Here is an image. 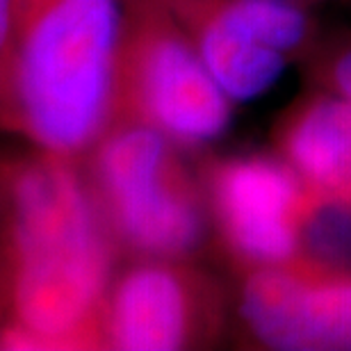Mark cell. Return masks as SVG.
<instances>
[{
    "label": "cell",
    "instance_id": "cell-1",
    "mask_svg": "<svg viewBox=\"0 0 351 351\" xmlns=\"http://www.w3.org/2000/svg\"><path fill=\"white\" fill-rule=\"evenodd\" d=\"M119 263L80 160L0 153V351H101Z\"/></svg>",
    "mask_w": 351,
    "mask_h": 351
},
{
    "label": "cell",
    "instance_id": "cell-11",
    "mask_svg": "<svg viewBox=\"0 0 351 351\" xmlns=\"http://www.w3.org/2000/svg\"><path fill=\"white\" fill-rule=\"evenodd\" d=\"M12 3L14 0H0V130H5L7 121V51H10Z\"/></svg>",
    "mask_w": 351,
    "mask_h": 351
},
{
    "label": "cell",
    "instance_id": "cell-7",
    "mask_svg": "<svg viewBox=\"0 0 351 351\" xmlns=\"http://www.w3.org/2000/svg\"><path fill=\"white\" fill-rule=\"evenodd\" d=\"M237 105L265 96L324 34L315 7L280 0H158Z\"/></svg>",
    "mask_w": 351,
    "mask_h": 351
},
{
    "label": "cell",
    "instance_id": "cell-12",
    "mask_svg": "<svg viewBox=\"0 0 351 351\" xmlns=\"http://www.w3.org/2000/svg\"><path fill=\"white\" fill-rule=\"evenodd\" d=\"M280 3H294V5H306V7H319L326 0H280Z\"/></svg>",
    "mask_w": 351,
    "mask_h": 351
},
{
    "label": "cell",
    "instance_id": "cell-6",
    "mask_svg": "<svg viewBox=\"0 0 351 351\" xmlns=\"http://www.w3.org/2000/svg\"><path fill=\"white\" fill-rule=\"evenodd\" d=\"M213 247L228 274L304 254L315 196L278 153L203 156Z\"/></svg>",
    "mask_w": 351,
    "mask_h": 351
},
{
    "label": "cell",
    "instance_id": "cell-3",
    "mask_svg": "<svg viewBox=\"0 0 351 351\" xmlns=\"http://www.w3.org/2000/svg\"><path fill=\"white\" fill-rule=\"evenodd\" d=\"M80 165L121 261L201 258L213 244L199 162L162 132L112 121Z\"/></svg>",
    "mask_w": 351,
    "mask_h": 351
},
{
    "label": "cell",
    "instance_id": "cell-2",
    "mask_svg": "<svg viewBox=\"0 0 351 351\" xmlns=\"http://www.w3.org/2000/svg\"><path fill=\"white\" fill-rule=\"evenodd\" d=\"M123 0H14L7 135L80 160L114 117Z\"/></svg>",
    "mask_w": 351,
    "mask_h": 351
},
{
    "label": "cell",
    "instance_id": "cell-10",
    "mask_svg": "<svg viewBox=\"0 0 351 351\" xmlns=\"http://www.w3.org/2000/svg\"><path fill=\"white\" fill-rule=\"evenodd\" d=\"M299 66L308 87L333 91L351 101V30H324Z\"/></svg>",
    "mask_w": 351,
    "mask_h": 351
},
{
    "label": "cell",
    "instance_id": "cell-5",
    "mask_svg": "<svg viewBox=\"0 0 351 351\" xmlns=\"http://www.w3.org/2000/svg\"><path fill=\"white\" fill-rule=\"evenodd\" d=\"M230 328V278L201 258H123L105 294L101 351H203Z\"/></svg>",
    "mask_w": 351,
    "mask_h": 351
},
{
    "label": "cell",
    "instance_id": "cell-9",
    "mask_svg": "<svg viewBox=\"0 0 351 351\" xmlns=\"http://www.w3.org/2000/svg\"><path fill=\"white\" fill-rule=\"evenodd\" d=\"M271 151L292 167L317 203L351 210V101L308 87L280 112Z\"/></svg>",
    "mask_w": 351,
    "mask_h": 351
},
{
    "label": "cell",
    "instance_id": "cell-8",
    "mask_svg": "<svg viewBox=\"0 0 351 351\" xmlns=\"http://www.w3.org/2000/svg\"><path fill=\"white\" fill-rule=\"evenodd\" d=\"M230 340L261 351H351V267L311 254L228 274Z\"/></svg>",
    "mask_w": 351,
    "mask_h": 351
},
{
    "label": "cell",
    "instance_id": "cell-4",
    "mask_svg": "<svg viewBox=\"0 0 351 351\" xmlns=\"http://www.w3.org/2000/svg\"><path fill=\"white\" fill-rule=\"evenodd\" d=\"M235 105L158 0H123L112 121L146 125L194 153L226 135Z\"/></svg>",
    "mask_w": 351,
    "mask_h": 351
}]
</instances>
